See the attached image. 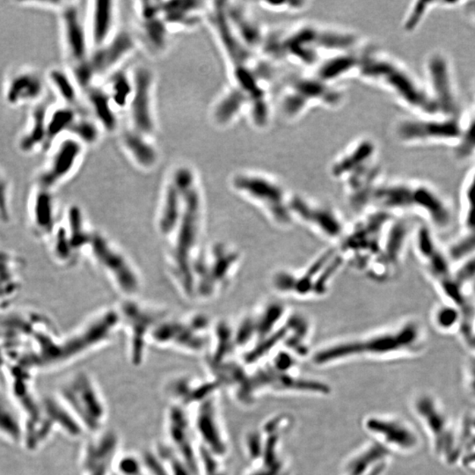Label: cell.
Listing matches in <instances>:
<instances>
[{
	"mask_svg": "<svg viewBox=\"0 0 475 475\" xmlns=\"http://www.w3.org/2000/svg\"><path fill=\"white\" fill-rule=\"evenodd\" d=\"M181 195L178 218L165 238H169L168 265L172 278L186 297H193L192 266L200 251L203 228L204 197L197 171L179 165L169 177Z\"/></svg>",
	"mask_w": 475,
	"mask_h": 475,
	"instance_id": "6da1fadb",
	"label": "cell"
},
{
	"mask_svg": "<svg viewBox=\"0 0 475 475\" xmlns=\"http://www.w3.org/2000/svg\"><path fill=\"white\" fill-rule=\"evenodd\" d=\"M426 329L419 320H406L392 328L329 342L311 352L316 367L340 366L357 360L389 361L417 357L426 348Z\"/></svg>",
	"mask_w": 475,
	"mask_h": 475,
	"instance_id": "7a4b0ae2",
	"label": "cell"
},
{
	"mask_svg": "<svg viewBox=\"0 0 475 475\" xmlns=\"http://www.w3.org/2000/svg\"><path fill=\"white\" fill-rule=\"evenodd\" d=\"M363 41L347 28L301 22L268 31L259 54L272 63L289 62L313 70L324 58L361 48Z\"/></svg>",
	"mask_w": 475,
	"mask_h": 475,
	"instance_id": "3957f363",
	"label": "cell"
},
{
	"mask_svg": "<svg viewBox=\"0 0 475 475\" xmlns=\"http://www.w3.org/2000/svg\"><path fill=\"white\" fill-rule=\"evenodd\" d=\"M358 78L386 91L412 115H439L424 81L395 56L368 46Z\"/></svg>",
	"mask_w": 475,
	"mask_h": 475,
	"instance_id": "277c9868",
	"label": "cell"
},
{
	"mask_svg": "<svg viewBox=\"0 0 475 475\" xmlns=\"http://www.w3.org/2000/svg\"><path fill=\"white\" fill-rule=\"evenodd\" d=\"M372 208L395 216L417 214L426 220L434 232L446 231L454 221V210L448 198L426 181H382L374 191Z\"/></svg>",
	"mask_w": 475,
	"mask_h": 475,
	"instance_id": "5b68a950",
	"label": "cell"
},
{
	"mask_svg": "<svg viewBox=\"0 0 475 475\" xmlns=\"http://www.w3.org/2000/svg\"><path fill=\"white\" fill-rule=\"evenodd\" d=\"M379 153L372 137H362L349 144L330 166V175L344 187L352 209L367 206L383 181Z\"/></svg>",
	"mask_w": 475,
	"mask_h": 475,
	"instance_id": "8992f818",
	"label": "cell"
},
{
	"mask_svg": "<svg viewBox=\"0 0 475 475\" xmlns=\"http://www.w3.org/2000/svg\"><path fill=\"white\" fill-rule=\"evenodd\" d=\"M415 419L423 428L437 461L448 467H457L459 458V423L445 404L430 391L415 393L410 399Z\"/></svg>",
	"mask_w": 475,
	"mask_h": 475,
	"instance_id": "52a82bcc",
	"label": "cell"
},
{
	"mask_svg": "<svg viewBox=\"0 0 475 475\" xmlns=\"http://www.w3.org/2000/svg\"><path fill=\"white\" fill-rule=\"evenodd\" d=\"M345 265L338 247H330L302 269L278 270L272 276V285L283 296L298 300H319L329 294L333 282Z\"/></svg>",
	"mask_w": 475,
	"mask_h": 475,
	"instance_id": "ba28073f",
	"label": "cell"
},
{
	"mask_svg": "<svg viewBox=\"0 0 475 475\" xmlns=\"http://www.w3.org/2000/svg\"><path fill=\"white\" fill-rule=\"evenodd\" d=\"M345 100V91L340 85L326 82L311 71L284 78L279 107L286 121L297 122L314 109H338Z\"/></svg>",
	"mask_w": 475,
	"mask_h": 475,
	"instance_id": "9c48e42d",
	"label": "cell"
},
{
	"mask_svg": "<svg viewBox=\"0 0 475 475\" xmlns=\"http://www.w3.org/2000/svg\"><path fill=\"white\" fill-rule=\"evenodd\" d=\"M232 190L256 206L276 228H289L294 223L291 210L292 194L275 176L243 170L232 175Z\"/></svg>",
	"mask_w": 475,
	"mask_h": 475,
	"instance_id": "30bf717a",
	"label": "cell"
},
{
	"mask_svg": "<svg viewBox=\"0 0 475 475\" xmlns=\"http://www.w3.org/2000/svg\"><path fill=\"white\" fill-rule=\"evenodd\" d=\"M395 215L373 208L352 226H348L338 250L346 264L366 274L379 256Z\"/></svg>",
	"mask_w": 475,
	"mask_h": 475,
	"instance_id": "8fae6325",
	"label": "cell"
},
{
	"mask_svg": "<svg viewBox=\"0 0 475 475\" xmlns=\"http://www.w3.org/2000/svg\"><path fill=\"white\" fill-rule=\"evenodd\" d=\"M329 384L322 379L300 375L298 372H282L269 362L246 373L241 389V404L253 405L266 393L280 395H308L326 397L332 395Z\"/></svg>",
	"mask_w": 475,
	"mask_h": 475,
	"instance_id": "7c38bea8",
	"label": "cell"
},
{
	"mask_svg": "<svg viewBox=\"0 0 475 475\" xmlns=\"http://www.w3.org/2000/svg\"><path fill=\"white\" fill-rule=\"evenodd\" d=\"M240 263V253L225 244H214L198 252L192 266L193 297H217L231 284Z\"/></svg>",
	"mask_w": 475,
	"mask_h": 475,
	"instance_id": "4fadbf2b",
	"label": "cell"
},
{
	"mask_svg": "<svg viewBox=\"0 0 475 475\" xmlns=\"http://www.w3.org/2000/svg\"><path fill=\"white\" fill-rule=\"evenodd\" d=\"M399 143L408 146H458L463 134V114L410 115L401 118L393 127Z\"/></svg>",
	"mask_w": 475,
	"mask_h": 475,
	"instance_id": "5bb4252c",
	"label": "cell"
},
{
	"mask_svg": "<svg viewBox=\"0 0 475 475\" xmlns=\"http://www.w3.org/2000/svg\"><path fill=\"white\" fill-rule=\"evenodd\" d=\"M137 45L133 34L128 31H118L109 42L93 49L84 65L68 70L84 91L100 78H106L120 70L122 63L133 54Z\"/></svg>",
	"mask_w": 475,
	"mask_h": 475,
	"instance_id": "9a60e30c",
	"label": "cell"
},
{
	"mask_svg": "<svg viewBox=\"0 0 475 475\" xmlns=\"http://www.w3.org/2000/svg\"><path fill=\"white\" fill-rule=\"evenodd\" d=\"M424 84L436 105L439 115L459 116L461 99L454 65L442 49L430 52L424 60Z\"/></svg>",
	"mask_w": 475,
	"mask_h": 475,
	"instance_id": "2e32d148",
	"label": "cell"
},
{
	"mask_svg": "<svg viewBox=\"0 0 475 475\" xmlns=\"http://www.w3.org/2000/svg\"><path fill=\"white\" fill-rule=\"evenodd\" d=\"M86 148L71 135L58 138L46 151V158L37 173L36 184L55 190L70 180L82 164Z\"/></svg>",
	"mask_w": 475,
	"mask_h": 475,
	"instance_id": "e0dca14e",
	"label": "cell"
},
{
	"mask_svg": "<svg viewBox=\"0 0 475 475\" xmlns=\"http://www.w3.org/2000/svg\"><path fill=\"white\" fill-rule=\"evenodd\" d=\"M291 210L294 223L305 228L323 240L339 244L348 225L341 213L331 204L311 199L303 195L292 194Z\"/></svg>",
	"mask_w": 475,
	"mask_h": 475,
	"instance_id": "ac0fdd59",
	"label": "cell"
},
{
	"mask_svg": "<svg viewBox=\"0 0 475 475\" xmlns=\"http://www.w3.org/2000/svg\"><path fill=\"white\" fill-rule=\"evenodd\" d=\"M219 401V392L213 393L191 408L188 413L200 448L225 459L230 445Z\"/></svg>",
	"mask_w": 475,
	"mask_h": 475,
	"instance_id": "d6986e66",
	"label": "cell"
},
{
	"mask_svg": "<svg viewBox=\"0 0 475 475\" xmlns=\"http://www.w3.org/2000/svg\"><path fill=\"white\" fill-rule=\"evenodd\" d=\"M414 231L410 220L395 216L389 226L382 253L364 275L379 284L395 280L401 272Z\"/></svg>",
	"mask_w": 475,
	"mask_h": 475,
	"instance_id": "ffe728a7",
	"label": "cell"
},
{
	"mask_svg": "<svg viewBox=\"0 0 475 475\" xmlns=\"http://www.w3.org/2000/svg\"><path fill=\"white\" fill-rule=\"evenodd\" d=\"M372 441L379 443L393 454H415L421 446L419 433L408 421L397 415L373 414L362 421Z\"/></svg>",
	"mask_w": 475,
	"mask_h": 475,
	"instance_id": "44dd1931",
	"label": "cell"
},
{
	"mask_svg": "<svg viewBox=\"0 0 475 475\" xmlns=\"http://www.w3.org/2000/svg\"><path fill=\"white\" fill-rule=\"evenodd\" d=\"M89 245L91 256L115 287L127 298L136 295L141 280L127 256L102 235L92 234Z\"/></svg>",
	"mask_w": 475,
	"mask_h": 475,
	"instance_id": "7402d4cb",
	"label": "cell"
},
{
	"mask_svg": "<svg viewBox=\"0 0 475 475\" xmlns=\"http://www.w3.org/2000/svg\"><path fill=\"white\" fill-rule=\"evenodd\" d=\"M67 399L82 429L93 434L103 432L108 407L96 383L86 374H80L69 383Z\"/></svg>",
	"mask_w": 475,
	"mask_h": 475,
	"instance_id": "603a6c76",
	"label": "cell"
},
{
	"mask_svg": "<svg viewBox=\"0 0 475 475\" xmlns=\"http://www.w3.org/2000/svg\"><path fill=\"white\" fill-rule=\"evenodd\" d=\"M120 322L129 330V358L135 366L143 364L147 344L157 325L164 319L165 314L148 305L135 300H126L118 311Z\"/></svg>",
	"mask_w": 475,
	"mask_h": 475,
	"instance_id": "cb8c5ba5",
	"label": "cell"
},
{
	"mask_svg": "<svg viewBox=\"0 0 475 475\" xmlns=\"http://www.w3.org/2000/svg\"><path fill=\"white\" fill-rule=\"evenodd\" d=\"M415 254L439 294L455 284L452 260L437 241L435 232L429 225L415 228L412 238Z\"/></svg>",
	"mask_w": 475,
	"mask_h": 475,
	"instance_id": "d4e9b609",
	"label": "cell"
},
{
	"mask_svg": "<svg viewBox=\"0 0 475 475\" xmlns=\"http://www.w3.org/2000/svg\"><path fill=\"white\" fill-rule=\"evenodd\" d=\"M62 50L69 70L87 61L92 52L83 14L78 2H64L58 12Z\"/></svg>",
	"mask_w": 475,
	"mask_h": 475,
	"instance_id": "484cf974",
	"label": "cell"
},
{
	"mask_svg": "<svg viewBox=\"0 0 475 475\" xmlns=\"http://www.w3.org/2000/svg\"><path fill=\"white\" fill-rule=\"evenodd\" d=\"M133 93L128 107L131 128L154 137L157 131L155 74L147 66H138L132 72Z\"/></svg>",
	"mask_w": 475,
	"mask_h": 475,
	"instance_id": "4316f807",
	"label": "cell"
},
{
	"mask_svg": "<svg viewBox=\"0 0 475 475\" xmlns=\"http://www.w3.org/2000/svg\"><path fill=\"white\" fill-rule=\"evenodd\" d=\"M289 313L285 304L273 300L248 313L234 331L236 347L247 351L256 347L281 328Z\"/></svg>",
	"mask_w": 475,
	"mask_h": 475,
	"instance_id": "83f0119b",
	"label": "cell"
},
{
	"mask_svg": "<svg viewBox=\"0 0 475 475\" xmlns=\"http://www.w3.org/2000/svg\"><path fill=\"white\" fill-rule=\"evenodd\" d=\"M48 85L45 74L30 65L8 72L2 85V98L12 109L33 108L44 102Z\"/></svg>",
	"mask_w": 475,
	"mask_h": 475,
	"instance_id": "f1b7e54d",
	"label": "cell"
},
{
	"mask_svg": "<svg viewBox=\"0 0 475 475\" xmlns=\"http://www.w3.org/2000/svg\"><path fill=\"white\" fill-rule=\"evenodd\" d=\"M208 322L195 316L175 322H160L154 329L151 341L188 353H199L207 344Z\"/></svg>",
	"mask_w": 475,
	"mask_h": 475,
	"instance_id": "f546056e",
	"label": "cell"
},
{
	"mask_svg": "<svg viewBox=\"0 0 475 475\" xmlns=\"http://www.w3.org/2000/svg\"><path fill=\"white\" fill-rule=\"evenodd\" d=\"M165 428L166 445L195 474H199L200 446L188 411L179 406L170 405L166 415Z\"/></svg>",
	"mask_w": 475,
	"mask_h": 475,
	"instance_id": "4dcf8cb0",
	"label": "cell"
},
{
	"mask_svg": "<svg viewBox=\"0 0 475 475\" xmlns=\"http://www.w3.org/2000/svg\"><path fill=\"white\" fill-rule=\"evenodd\" d=\"M118 12L115 1L93 0L87 3L85 20L92 50L109 42L118 32Z\"/></svg>",
	"mask_w": 475,
	"mask_h": 475,
	"instance_id": "1f68e13d",
	"label": "cell"
},
{
	"mask_svg": "<svg viewBox=\"0 0 475 475\" xmlns=\"http://www.w3.org/2000/svg\"><path fill=\"white\" fill-rule=\"evenodd\" d=\"M88 443L84 450V475H110L116 455L120 451V439L115 432H102Z\"/></svg>",
	"mask_w": 475,
	"mask_h": 475,
	"instance_id": "d6a6232c",
	"label": "cell"
},
{
	"mask_svg": "<svg viewBox=\"0 0 475 475\" xmlns=\"http://www.w3.org/2000/svg\"><path fill=\"white\" fill-rule=\"evenodd\" d=\"M224 8L236 36L248 49L259 54L269 30L264 28L243 3L226 2Z\"/></svg>",
	"mask_w": 475,
	"mask_h": 475,
	"instance_id": "836d02e7",
	"label": "cell"
},
{
	"mask_svg": "<svg viewBox=\"0 0 475 475\" xmlns=\"http://www.w3.org/2000/svg\"><path fill=\"white\" fill-rule=\"evenodd\" d=\"M49 104L43 102L30 109L26 124L17 137L16 147L23 155L44 153L48 149L47 112Z\"/></svg>",
	"mask_w": 475,
	"mask_h": 475,
	"instance_id": "e575fe53",
	"label": "cell"
},
{
	"mask_svg": "<svg viewBox=\"0 0 475 475\" xmlns=\"http://www.w3.org/2000/svg\"><path fill=\"white\" fill-rule=\"evenodd\" d=\"M120 144L126 155L138 169L149 172L158 166L160 154L153 137L129 127L122 132Z\"/></svg>",
	"mask_w": 475,
	"mask_h": 475,
	"instance_id": "d590c367",
	"label": "cell"
},
{
	"mask_svg": "<svg viewBox=\"0 0 475 475\" xmlns=\"http://www.w3.org/2000/svg\"><path fill=\"white\" fill-rule=\"evenodd\" d=\"M391 458L388 450L371 441L345 459L340 475H369L374 472L388 470Z\"/></svg>",
	"mask_w": 475,
	"mask_h": 475,
	"instance_id": "8d00e7d4",
	"label": "cell"
},
{
	"mask_svg": "<svg viewBox=\"0 0 475 475\" xmlns=\"http://www.w3.org/2000/svg\"><path fill=\"white\" fill-rule=\"evenodd\" d=\"M91 118L98 124L103 132L114 133L118 130V110L113 105L109 94L100 85L93 84L84 90Z\"/></svg>",
	"mask_w": 475,
	"mask_h": 475,
	"instance_id": "74e56055",
	"label": "cell"
},
{
	"mask_svg": "<svg viewBox=\"0 0 475 475\" xmlns=\"http://www.w3.org/2000/svg\"><path fill=\"white\" fill-rule=\"evenodd\" d=\"M250 99L241 89L232 85L219 97L210 111L213 124L218 128H228L247 111Z\"/></svg>",
	"mask_w": 475,
	"mask_h": 475,
	"instance_id": "f35d334b",
	"label": "cell"
},
{
	"mask_svg": "<svg viewBox=\"0 0 475 475\" xmlns=\"http://www.w3.org/2000/svg\"><path fill=\"white\" fill-rule=\"evenodd\" d=\"M47 85L55 93L58 102L84 112L82 90L67 68L53 67L45 74Z\"/></svg>",
	"mask_w": 475,
	"mask_h": 475,
	"instance_id": "ab89813d",
	"label": "cell"
},
{
	"mask_svg": "<svg viewBox=\"0 0 475 475\" xmlns=\"http://www.w3.org/2000/svg\"><path fill=\"white\" fill-rule=\"evenodd\" d=\"M28 210L34 228L36 225L37 229L43 231L48 229L47 225L50 224V219H53L56 210L54 190L36 184L30 191Z\"/></svg>",
	"mask_w": 475,
	"mask_h": 475,
	"instance_id": "60d3db41",
	"label": "cell"
},
{
	"mask_svg": "<svg viewBox=\"0 0 475 475\" xmlns=\"http://www.w3.org/2000/svg\"><path fill=\"white\" fill-rule=\"evenodd\" d=\"M84 113L65 104H49L47 112V131H48V149L58 138L67 135L72 125L80 114ZM47 149V150H48ZM46 153V152H45Z\"/></svg>",
	"mask_w": 475,
	"mask_h": 475,
	"instance_id": "b9f144b4",
	"label": "cell"
},
{
	"mask_svg": "<svg viewBox=\"0 0 475 475\" xmlns=\"http://www.w3.org/2000/svg\"><path fill=\"white\" fill-rule=\"evenodd\" d=\"M106 85L102 86L116 110L127 109L133 93L132 74L118 70L105 78Z\"/></svg>",
	"mask_w": 475,
	"mask_h": 475,
	"instance_id": "7bdbcfd3",
	"label": "cell"
},
{
	"mask_svg": "<svg viewBox=\"0 0 475 475\" xmlns=\"http://www.w3.org/2000/svg\"><path fill=\"white\" fill-rule=\"evenodd\" d=\"M461 200V221L464 234H471L475 232V164L462 184Z\"/></svg>",
	"mask_w": 475,
	"mask_h": 475,
	"instance_id": "ee69618b",
	"label": "cell"
},
{
	"mask_svg": "<svg viewBox=\"0 0 475 475\" xmlns=\"http://www.w3.org/2000/svg\"><path fill=\"white\" fill-rule=\"evenodd\" d=\"M432 322L437 331L443 333H459L464 322V313L454 305L443 302L434 308Z\"/></svg>",
	"mask_w": 475,
	"mask_h": 475,
	"instance_id": "f6af8a7d",
	"label": "cell"
},
{
	"mask_svg": "<svg viewBox=\"0 0 475 475\" xmlns=\"http://www.w3.org/2000/svg\"><path fill=\"white\" fill-rule=\"evenodd\" d=\"M102 133V129L91 115L80 113L68 134L87 147L98 143Z\"/></svg>",
	"mask_w": 475,
	"mask_h": 475,
	"instance_id": "bcb514c9",
	"label": "cell"
},
{
	"mask_svg": "<svg viewBox=\"0 0 475 475\" xmlns=\"http://www.w3.org/2000/svg\"><path fill=\"white\" fill-rule=\"evenodd\" d=\"M439 8V1H415L406 12L402 28L406 33L412 34L423 25L434 9Z\"/></svg>",
	"mask_w": 475,
	"mask_h": 475,
	"instance_id": "7dc6e473",
	"label": "cell"
},
{
	"mask_svg": "<svg viewBox=\"0 0 475 475\" xmlns=\"http://www.w3.org/2000/svg\"><path fill=\"white\" fill-rule=\"evenodd\" d=\"M113 473L118 475H144L143 461L141 455L135 454H121L116 455Z\"/></svg>",
	"mask_w": 475,
	"mask_h": 475,
	"instance_id": "c3c4849f",
	"label": "cell"
},
{
	"mask_svg": "<svg viewBox=\"0 0 475 475\" xmlns=\"http://www.w3.org/2000/svg\"><path fill=\"white\" fill-rule=\"evenodd\" d=\"M459 437H461L459 457H461L464 452L475 450V411L464 415L463 417L459 418Z\"/></svg>",
	"mask_w": 475,
	"mask_h": 475,
	"instance_id": "681fc988",
	"label": "cell"
},
{
	"mask_svg": "<svg viewBox=\"0 0 475 475\" xmlns=\"http://www.w3.org/2000/svg\"><path fill=\"white\" fill-rule=\"evenodd\" d=\"M448 254L454 263H458L470 256H475V232L464 234L452 242Z\"/></svg>",
	"mask_w": 475,
	"mask_h": 475,
	"instance_id": "f907efd6",
	"label": "cell"
},
{
	"mask_svg": "<svg viewBox=\"0 0 475 475\" xmlns=\"http://www.w3.org/2000/svg\"><path fill=\"white\" fill-rule=\"evenodd\" d=\"M260 5L267 11L279 12V14H298L309 8L310 2L300 0H289V1H263Z\"/></svg>",
	"mask_w": 475,
	"mask_h": 475,
	"instance_id": "816d5d0a",
	"label": "cell"
},
{
	"mask_svg": "<svg viewBox=\"0 0 475 475\" xmlns=\"http://www.w3.org/2000/svg\"><path fill=\"white\" fill-rule=\"evenodd\" d=\"M224 459L216 457L200 448L199 474L229 475L222 462Z\"/></svg>",
	"mask_w": 475,
	"mask_h": 475,
	"instance_id": "f5cc1de1",
	"label": "cell"
},
{
	"mask_svg": "<svg viewBox=\"0 0 475 475\" xmlns=\"http://www.w3.org/2000/svg\"><path fill=\"white\" fill-rule=\"evenodd\" d=\"M11 201V182L5 170L0 168V219L8 218Z\"/></svg>",
	"mask_w": 475,
	"mask_h": 475,
	"instance_id": "db71d44e",
	"label": "cell"
},
{
	"mask_svg": "<svg viewBox=\"0 0 475 475\" xmlns=\"http://www.w3.org/2000/svg\"><path fill=\"white\" fill-rule=\"evenodd\" d=\"M459 9L461 11L465 21L475 28V0L461 1Z\"/></svg>",
	"mask_w": 475,
	"mask_h": 475,
	"instance_id": "11a10c76",
	"label": "cell"
},
{
	"mask_svg": "<svg viewBox=\"0 0 475 475\" xmlns=\"http://www.w3.org/2000/svg\"><path fill=\"white\" fill-rule=\"evenodd\" d=\"M463 375L465 391L472 399L475 401V372L465 368Z\"/></svg>",
	"mask_w": 475,
	"mask_h": 475,
	"instance_id": "9f6ffc18",
	"label": "cell"
},
{
	"mask_svg": "<svg viewBox=\"0 0 475 475\" xmlns=\"http://www.w3.org/2000/svg\"><path fill=\"white\" fill-rule=\"evenodd\" d=\"M65 1H36V2H22L20 3L21 5H25L30 6V8H41L43 10H49L58 12L60 10L63 5H64Z\"/></svg>",
	"mask_w": 475,
	"mask_h": 475,
	"instance_id": "6f0895ef",
	"label": "cell"
},
{
	"mask_svg": "<svg viewBox=\"0 0 475 475\" xmlns=\"http://www.w3.org/2000/svg\"><path fill=\"white\" fill-rule=\"evenodd\" d=\"M386 473V470H379L377 472H374V473L371 474L369 475H385Z\"/></svg>",
	"mask_w": 475,
	"mask_h": 475,
	"instance_id": "680465c9",
	"label": "cell"
}]
</instances>
